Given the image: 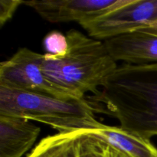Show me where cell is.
<instances>
[{"label": "cell", "mask_w": 157, "mask_h": 157, "mask_svg": "<svg viewBox=\"0 0 157 157\" xmlns=\"http://www.w3.org/2000/svg\"><path fill=\"white\" fill-rule=\"evenodd\" d=\"M89 98L95 111L116 118L121 128L150 140L157 136V63L117 66L100 93Z\"/></svg>", "instance_id": "6da1fadb"}, {"label": "cell", "mask_w": 157, "mask_h": 157, "mask_svg": "<svg viewBox=\"0 0 157 157\" xmlns=\"http://www.w3.org/2000/svg\"><path fill=\"white\" fill-rule=\"evenodd\" d=\"M157 21V0H127L124 5L80 21L91 38L110 39Z\"/></svg>", "instance_id": "5b68a950"}, {"label": "cell", "mask_w": 157, "mask_h": 157, "mask_svg": "<svg viewBox=\"0 0 157 157\" xmlns=\"http://www.w3.org/2000/svg\"><path fill=\"white\" fill-rule=\"evenodd\" d=\"M21 0H1L0 1V25L2 27L11 19L19 7L23 5Z\"/></svg>", "instance_id": "7c38bea8"}, {"label": "cell", "mask_w": 157, "mask_h": 157, "mask_svg": "<svg viewBox=\"0 0 157 157\" xmlns=\"http://www.w3.org/2000/svg\"><path fill=\"white\" fill-rule=\"evenodd\" d=\"M27 157H133L94 130L62 132L41 140Z\"/></svg>", "instance_id": "8992f818"}, {"label": "cell", "mask_w": 157, "mask_h": 157, "mask_svg": "<svg viewBox=\"0 0 157 157\" xmlns=\"http://www.w3.org/2000/svg\"><path fill=\"white\" fill-rule=\"evenodd\" d=\"M43 46L46 54L55 58H63L68 49L67 36L58 31H52L44 37Z\"/></svg>", "instance_id": "8fae6325"}, {"label": "cell", "mask_w": 157, "mask_h": 157, "mask_svg": "<svg viewBox=\"0 0 157 157\" xmlns=\"http://www.w3.org/2000/svg\"><path fill=\"white\" fill-rule=\"evenodd\" d=\"M40 131V127L29 120L0 115V157H22Z\"/></svg>", "instance_id": "9c48e42d"}, {"label": "cell", "mask_w": 157, "mask_h": 157, "mask_svg": "<svg viewBox=\"0 0 157 157\" xmlns=\"http://www.w3.org/2000/svg\"><path fill=\"white\" fill-rule=\"evenodd\" d=\"M87 99L66 101L0 86V115L35 121L58 133L94 130L101 123Z\"/></svg>", "instance_id": "3957f363"}, {"label": "cell", "mask_w": 157, "mask_h": 157, "mask_svg": "<svg viewBox=\"0 0 157 157\" xmlns=\"http://www.w3.org/2000/svg\"><path fill=\"white\" fill-rule=\"evenodd\" d=\"M67 52L63 58L44 54L42 70L53 84L85 99L86 93L98 95L117 67L104 42L71 29L66 35Z\"/></svg>", "instance_id": "7a4b0ae2"}, {"label": "cell", "mask_w": 157, "mask_h": 157, "mask_svg": "<svg viewBox=\"0 0 157 157\" xmlns=\"http://www.w3.org/2000/svg\"><path fill=\"white\" fill-rule=\"evenodd\" d=\"M95 132L110 144L133 157H157V148L150 140L121 127L101 124Z\"/></svg>", "instance_id": "30bf717a"}, {"label": "cell", "mask_w": 157, "mask_h": 157, "mask_svg": "<svg viewBox=\"0 0 157 157\" xmlns=\"http://www.w3.org/2000/svg\"><path fill=\"white\" fill-rule=\"evenodd\" d=\"M43 60L42 54L26 48H20L0 64V86L66 101L84 100L49 81L43 72Z\"/></svg>", "instance_id": "277c9868"}, {"label": "cell", "mask_w": 157, "mask_h": 157, "mask_svg": "<svg viewBox=\"0 0 157 157\" xmlns=\"http://www.w3.org/2000/svg\"><path fill=\"white\" fill-rule=\"evenodd\" d=\"M149 25H151V26H153V27H154V28H156V29H157V21H154V22L150 23Z\"/></svg>", "instance_id": "4fadbf2b"}, {"label": "cell", "mask_w": 157, "mask_h": 157, "mask_svg": "<svg viewBox=\"0 0 157 157\" xmlns=\"http://www.w3.org/2000/svg\"><path fill=\"white\" fill-rule=\"evenodd\" d=\"M127 0H32L23 5L32 8L44 19L52 23H78L124 5Z\"/></svg>", "instance_id": "52a82bcc"}, {"label": "cell", "mask_w": 157, "mask_h": 157, "mask_svg": "<svg viewBox=\"0 0 157 157\" xmlns=\"http://www.w3.org/2000/svg\"><path fill=\"white\" fill-rule=\"evenodd\" d=\"M104 43L117 62L136 65L157 63V29L151 25L142 26Z\"/></svg>", "instance_id": "ba28073f"}]
</instances>
